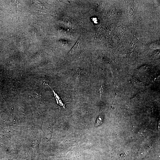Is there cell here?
Listing matches in <instances>:
<instances>
[{
    "label": "cell",
    "instance_id": "obj_3",
    "mask_svg": "<svg viewBox=\"0 0 160 160\" xmlns=\"http://www.w3.org/2000/svg\"><path fill=\"white\" fill-rule=\"evenodd\" d=\"M79 39L77 41V42L76 43V44H75V45L72 48L71 50L70 51V52H73L75 50V49H76L78 47L79 44Z\"/></svg>",
    "mask_w": 160,
    "mask_h": 160
},
{
    "label": "cell",
    "instance_id": "obj_2",
    "mask_svg": "<svg viewBox=\"0 0 160 160\" xmlns=\"http://www.w3.org/2000/svg\"><path fill=\"white\" fill-rule=\"evenodd\" d=\"M103 116H99L96 121L95 126L96 127H97L102 124L103 121Z\"/></svg>",
    "mask_w": 160,
    "mask_h": 160
},
{
    "label": "cell",
    "instance_id": "obj_1",
    "mask_svg": "<svg viewBox=\"0 0 160 160\" xmlns=\"http://www.w3.org/2000/svg\"><path fill=\"white\" fill-rule=\"evenodd\" d=\"M44 84L45 85H47L48 86H49L52 89V91L54 93V96L56 99V101H57V104H58L62 106L63 107V108H65V105L67 103H68L69 102H67L65 103H63L62 101L61 100H60V97L59 96L57 95V94H56L54 91V90H53V89L52 88L48 85V84H45V82L44 83Z\"/></svg>",
    "mask_w": 160,
    "mask_h": 160
}]
</instances>
